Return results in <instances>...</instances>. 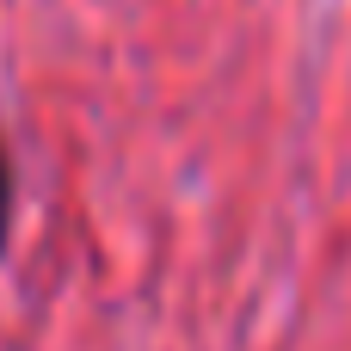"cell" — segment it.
I'll return each instance as SVG.
<instances>
[{"instance_id":"cell-1","label":"cell","mask_w":351,"mask_h":351,"mask_svg":"<svg viewBox=\"0 0 351 351\" xmlns=\"http://www.w3.org/2000/svg\"><path fill=\"white\" fill-rule=\"evenodd\" d=\"M6 228H12V173H6V154H0V247H6Z\"/></svg>"}]
</instances>
